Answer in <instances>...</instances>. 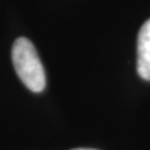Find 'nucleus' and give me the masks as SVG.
I'll use <instances>...</instances> for the list:
<instances>
[{
    "mask_svg": "<svg viewBox=\"0 0 150 150\" xmlns=\"http://www.w3.org/2000/svg\"><path fill=\"white\" fill-rule=\"evenodd\" d=\"M11 59L15 71L29 90L40 93L45 89L46 76L35 46L26 38H18L13 44Z\"/></svg>",
    "mask_w": 150,
    "mask_h": 150,
    "instance_id": "obj_1",
    "label": "nucleus"
},
{
    "mask_svg": "<svg viewBox=\"0 0 150 150\" xmlns=\"http://www.w3.org/2000/svg\"><path fill=\"white\" fill-rule=\"evenodd\" d=\"M138 74L150 81V19L143 24L138 34Z\"/></svg>",
    "mask_w": 150,
    "mask_h": 150,
    "instance_id": "obj_2",
    "label": "nucleus"
},
{
    "mask_svg": "<svg viewBox=\"0 0 150 150\" xmlns=\"http://www.w3.org/2000/svg\"><path fill=\"white\" fill-rule=\"evenodd\" d=\"M74 150H94V149H74Z\"/></svg>",
    "mask_w": 150,
    "mask_h": 150,
    "instance_id": "obj_3",
    "label": "nucleus"
}]
</instances>
